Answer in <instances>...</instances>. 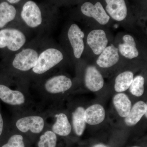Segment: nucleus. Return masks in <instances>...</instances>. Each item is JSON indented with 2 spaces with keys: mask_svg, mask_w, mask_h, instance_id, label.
Masks as SVG:
<instances>
[{
  "mask_svg": "<svg viewBox=\"0 0 147 147\" xmlns=\"http://www.w3.org/2000/svg\"><path fill=\"white\" fill-rule=\"evenodd\" d=\"M27 36L23 27H6L0 30V56L6 57L13 55L27 44Z\"/></svg>",
  "mask_w": 147,
  "mask_h": 147,
  "instance_id": "obj_5",
  "label": "nucleus"
},
{
  "mask_svg": "<svg viewBox=\"0 0 147 147\" xmlns=\"http://www.w3.org/2000/svg\"><path fill=\"white\" fill-rule=\"evenodd\" d=\"M119 59L117 47L111 44L107 46L99 55L96 63L101 68H110L117 63Z\"/></svg>",
  "mask_w": 147,
  "mask_h": 147,
  "instance_id": "obj_13",
  "label": "nucleus"
},
{
  "mask_svg": "<svg viewBox=\"0 0 147 147\" xmlns=\"http://www.w3.org/2000/svg\"><path fill=\"white\" fill-rule=\"evenodd\" d=\"M85 110L82 107H78L72 112L71 115L72 125L74 130L78 136H82L86 127L84 118Z\"/></svg>",
  "mask_w": 147,
  "mask_h": 147,
  "instance_id": "obj_20",
  "label": "nucleus"
},
{
  "mask_svg": "<svg viewBox=\"0 0 147 147\" xmlns=\"http://www.w3.org/2000/svg\"><path fill=\"white\" fill-rule=\"evenodd\" d=\"M0 147H25L24 136L21 133L11 134L6 142Z\"/></svg>",
  "mask_w": 147,
  "mask_h": 147,
  "instance_id": "obj_24",
  "label": "nucleus"
},
{
  "mask_svg": "<svg viewBox=\"0 0 147 147\" xmlns=\"http://www.w3.org/2000/svg\"><path fill=\"white\" fill-rule=\"evenodd\" d=\"M17 10L13 5L6 1L0 3V30L6 27L16 26L13 21L17 16Z\"/></svg>",
  "mask_w": 147,
  "mask_h": 147,
  "instance_id": "obj_14",
  "label": "nucleus"
},
{
  "mask_svg": "<svg viewBox=\"0 0 147 147\" xmlns=\"http://www.w3.org/2000/svg\"><path fill=\"white\" fill-rule=\"evenodd\" d=\"M35 83L36 88L45 102L53 96L68 91L73 84L71 79L63 74L46 76Z\"/></svg>",
  "mask_w": 147,
  "mask_h": 147,
  "instance_id": "obj_6",
  "label": "nucleus"
},
{
  "mask_svg": "<svg viewBox=\"0 0 147 147\" xmlns=\"http://www.w3.org/2000/svg\"><path fill=\"white\" fill-rule=\"evenodd\" d=\"M63 52L53 45L45 42L38 56L36 64L32 69L28 78L36 83L47 76L49 72L63 60Z\"/></svg>",
  "mask_w": 147,
  "mask_h": 147,
  "instance_id": "obj_4",
  "label": "nucleus"
},
{
  "mask_svg": "<svg viewBox=\"0 0 147 147\" xmlns=\"http://www.w3.org/2000/svg\"><path fill=\"white\" fill-rule=\"evenodd\" d=\"M105 11L112 19L118 22L123 21L127 16V9L125 0H105Z\"/></svg>",
  "mask_w": 147,
  "mask_h": 147,
  "instance_id": "obj_11",
  "label": "nucleus"
},
{
  "mask_svg": "<svg viewBox=\"0 0 147 147\" xmlns=\"http://www.w3.org/2000/svg\"><path fill=\"white\" fill-rule=\"evenodd\" d=\"M147 111L146 103L142 100L138 101L131 107L128 115L125 117V124L128 126L137 124L144 115L147 117Z\"/></svg>",
  "mask_w": 147,
  "mask_h": 147,
  "instance_id": "obj_18",
  "label": "nucleus"
},
{
  "mask_svg": "<svg viewBox=\"0 0 147 147\" xmlns=\"http://www.w3.org/2000/svg\"><path fill=\"white\" fill-rule=\"evenodd\" d=\"M87 42L93 53L99 55L108 46V40L104 30L95 29L91 31L87 36Z\"/></svg>",
  "mask_w": 147,
  "mask_h": 147,
  "instance_id": "obj_10",
  "label": "nucleus"
},
{
  "mask_svg": "<svg viewBox=\"0 0 147 147\" xmlns=\"http://www.w3.org/2000/svg\"></svg>",
  "mask_w": 147,
  "mask_h": 147,
  "instance_id": "obj_28",
  "label": "nucleus"
},
{
  "mask_svg": "<svg viewBox=\"0 0 147 147\" xmlns=\"http://www.w3.org/2000/svg\"><path fill=\"white\" fill-rule=\"evenodd\" d=\"M22 26L34 31L42 30L47 26L41 9L36 3L30 0L24 4L21 13Z\"/></svg>",
  "mask_w": 147,
  "mask_h": 147,
  "instance_id": "obj_7",
  "label": "nucleus"
},
{
  "mask_svg": "<svg viewBox=\"0 0 147 147\" xmlns=\"http://www.w3.org/2000/svg\"><path fill=\"white\" fill-rule=\"evenodd\" d=\"M134 78L131 71H125L119 74L115 80V90L119 93L125 91L129 88Z\"/></svg>",
  "mask_w": 147,
  "mask_h": 147,
  "instance_id": "obj_21",
  "label": "nucleus"
},
{
  "mask_svg": "<svg viewBox=\"0 0 147 147\" xmlns=\"http://www.w3.org/2000/svg\"><path fill=\"white\" fill-rule=\"evenodd\" d=\"M67 36L73 56L76 59H80L85 49L84 32L77 24H72L69 27Z\"/></svg>",
  "mask_w": 147,
  "mask_h": 147,
  "instance_id": "obj_8",
  "label": "nucleus"
},
{
  "mask_svg": "<svg viewBox=\"0 0 147 147\" xmlns=\"http://www.w3.org/2000/svg\"><path fill=\"white\" fill-rule=\"evenodd\" d=\"M105 111L100 104H94L88 107L84 112V118L86 123L90 125H96L105 119Z\"/></svg>",
  "mask_w": 147,
  "mask_h": 147,
  "instance_id": "obj_17",
  "label": "nucleus"
},
{
  "mask_svg": "<svg viewBox=\"0 0 147 147\" xmlns=\"http://www.w3.org/2000/svg\"><path fill=\"white\" fill-rule=\"evenodd\" d=\"M45 43L37 40L28 43L17 53L3 58L0 63V73L29 84V75L36 64Z\"/></svg>",
  "mask_w": 147,
  "mask_h": 147,
  "instance_id": "obj_1",
  "label": "nucleus"
},
{
  "mask_svg": "<svg viewBox=\"0 0 147 147\" xmlns=\"http://www.w3.org/2000/svg\"><path fill=\"white\" fill-rule=\"evenodd\" d=\"M55 121L51 125V130L56 135L66 137L70 134L72 126L67 115L64 113H57L54 115Z\"/></svg>",
  "mask_w": 147,
  "mask_h": 147,
  "instance_id": "obj_16",
  "label": "nucleus"
},
{
  "mask_svg": "<svg viewBox=\"0 0 147 147\" xmlns=\"http://www.w3.org/2000/svg\"><path fill=\"white\" fill-rule=\"evenodd\" d=\"M145 79L143 76L138 75L134 78L129 87L131 94L137 97L142 96L144 92Z\"/></svg>",
  "mask_w": 147,
  "mask_h": 147,
  "instance_id": "obj_23",
  "label": "nucleus"
},
{
  "mask_svg": "<svg viewBox=\"0 0 147 147\" xmlns=\"http://www.w3.org/2000/svg\"><path fill=\"white\" fill-rule=\"evenodd\" d=\"M113 103L119 115L121 117H126L132 107L131 101L127 96L122 92L115 96Z\"/></svg>",
  "mask_w": 147,
  "mask_h": 147,
  "instance_id": "obj_19",
  "label": "nucleus"
},
{
  "mask_svg": "<svg viewBox=\"0 0 147 147\" xmlns=\"http://www.w3.org/2000/svg\"><path fill=\"white\" fill-rule=\"evenodd\" d=\"M28 84L0 73V101L9 106L14 113L33 110L34 104L29 92Z\"/></svg>",
  "mask_w": 147,
  "mask_h": 147,
  "instance_id": "obj_2",
  "label": "nucleus"
},
{
  "mask_svg": "<svg viewBox=\"0 0 147 147\" xmlns=\"http://www.w3.org/2000/svg\"><path fill=\"white\" fill-rule=\"evenodd\" d=\"M84 80L86 86L92 92L98 91L104 86L102 75L94 66H89L86 69Z\"/></svg>",
  "mask_w": 147,
  "mask_h": 147,
  "instance_id": "obj_12",
  "label": "nucleus"
},
{
  "mask_svg": "<svg viewBox=\"0 0 147 147\" xmlns=\"http://www.w3.org/2000/svg\"><path fill=\"white\" fill-rule=\"evenodd\" d=\"M57 136L51 129H45L40 134L37 143L38 147H56Z\"/></svg>",
  "mask_w": 147,
  "mask_h": 147,
  "instance_id": "obj_22",
  "label": "nucleus"
},
{
  "mask_svg": "<svg viewBox=\"0 0 147 147\" xmlns=\"http://www.w3.org/2000/svg\"><path fill=\"white\" fill-rule=\"evenodd\" d=\"M9 124H8L5 121L2 113L1 108V101H0V139L1 138L3 134H4L6 129H7V127Z\"/></svg>",
  "mask_w": 147,
  "mask_h": 147,
  "instance_id": "obj_25",
  "label": "nucleus"
},
{
  "mask_svg": "<svg viewBox=\"0 0 147 147\" xmlns=\"http://www.w3.org/2000/svg\"><path fill=\"white\" fill-rule=\"evenodd\" d=\"M123 42L118 45L119 53L125 58L132 59L137 57L139 51L135 39L131 35L126 34L122 37Z\"/></svg>",
  "mask_w": 147,
  "mask_h": 147,
  "instance_id": "obj_15",
  "label": "nucleus"
},
{
  "mask_svg": "<svg viewBox=\"0 0 147 147\" xmlns=\"http://www.w3.org/2000/svg\"><path fill=\"white\" fill-rule=\"evenodd\" d=\"M93 147H108L105 145L103 144H97L95 145Z\"/></svg>",
  "mask_w": 147,
  "mask_h": 147,
  "instance_id": "obj_27",
  "label": "nucleus"
},
{
  "mask_svg": "<svg viewBox=\"0 0 147 147\" xmlns=\"http://www.w3.org/2000/svg\"><path fill=\"white\" fill-rule=\"evenodd\" d=\"M47 111L31 110L14 113L10 125L21 134L38 135L48 127Z\"/></svg>",
  "mask_w": 147,
  "mask_h": 147,
  "instance_id": "obj_3",
  "label": "nucleus"
},
{
  "mask_svg": "<svg viewBox=\"0 0 147 147\" xmlns=\"http://www.w3.org/2000/svg\"><path fill=\"white\" fill-rule=\"evenodd\" d=\"M21 0H6V1L11 5L16 4L18 3Z\"/></svg>",
  "mask_w": 147,
  "mask_h": 147,
  "instance_id": "obj_26",
  "label": "nucleus"
},
{
  "mask_svg": "<svg viewBox=\"0 0 147 147\" xmlns=\"http://www.w3.org/2000/svg\"><path fill=\"white\" fill-rule=\"evenodd\" d=\"M81 10L85 16L93 18L102 26L108 24L110 21V16L99 2H97L95 4L90 2H86L82 4Z\"/></svg>",
  "mask_w": 147,
  "mask_h": 147,
  "instance_id": "obj_9",
  "label": "nucleus"
}]
</instances>
